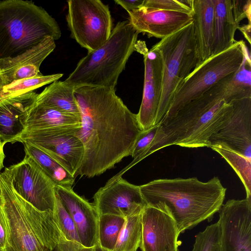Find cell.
I'll return each mask as SVG.
<instances>
[{
    "label": "cell",
    "mask_w": 251,
    "mask_h": 251,
    "mask_svg": "<svg viewBox=\"0 0 251 251\" xmlns=\"http://www.w3.org/2000/svg\"><path fill=\"white\" fill-rule=\"evenodd\" d=\"M74 95L80 117L74 133L82 142L84 157L76 175L99 176L130 155L141 129L137 114L131 112L108 87L81 86Z\"/></svg>",
    "instance_id": "1"
},
{
    "label": "cell",
    "mask_w": 251,
    "mask_h": 251,
    "mask_svg": "<svg viewBox=\"0 0 251 251\" xmlns=\"http://www.w3.org/2000/svg\"><path fill=\"white\" fill-rule=\"evenodd\" d=\"M242 97L232 74L219 81L201 96L183 107L164 124L144 158L167 147L197 148L209 145L210 137L223 128L233 110L232 100Z\"/></svg>",
    "instance_id": "2"
},
{
    "label": "cell",
    "mask_w": 251,
    "mask_h": 251,
    "mask_svg": "<svg viewBox=\"0 0 251 251\" xmlns=\"http://www.w3.org/2000/svg\"><path fill=\"white\" fill-rule=\"evenodd\" d=\"M146 204H164L180 233L211 219L223 204L226 189L214 176L207 182L197 177L161 178L139 186Z\"/></svg>",
    "instance_id": "3"
},
{
    "label": "cell",
    "mask_w": 251,
    "mask_h": 251,
    "mask_svg": "<svg viewBox=\"0 0 251 251\" xmlns=\"http://www.w3.org/2000/svg\"><path fill=\"white\" fill-rule=\"evenodd\" d=\"M0 197L10 230L7 251H52L66 239L52 211H41L14 190L5 168L0 174Z\"/></svg>",
    "instance_id": "4"
},
{
    "label": "cell",
    "mask_w": 251,
    "mask_h": 251,
    "mask_svg": "<svg viewBox=\"0 0 251 251\" xmlns=\"http://www.w3.org/2000/svg\"><path fill=\"white\" fill-rule=\"evenodd\" d=\"M61 36L55 20L31 1H0V60L18 56L47 37Z\"/></svg>",
    "instance_id": "5"
},
{
    "label": "cell",
    "mask_w": 251,
    "mask_h": 251,
    "mask_svg": "<svg viewBox=\"0 0 251 251\" xmlns=\"http://www.w3.org/2000/svg\"><path fill=\"white\" fill-rule=\"evenodd\" d=\"M138 34L128 20L118 22L106 42L88 52L64 81L75 88L91 86L115 89L128 58L136 50Z\"/></svg>",
    "instance_id": "6"
},
{
    "label": "cell",
    "mask_w": 251,
    "mask_h": 251,
    "mask_svg": "<svg viewBox=\"0 0 251 251\" xmlns=\"http://www.w3.org/2000/svg\"><path fill=\"white\" fill-rule=\"evenodd\" d=\"M155 46L163 61L162 90L156 125L163 120L179 85L198 64L193 22Z\"/></svg>",
    "instance_id": "7"
},
{
    "label": "cell",
    "mask_w": 251,
    "mask_h": 251,
    "mask_svg": "<svg viewBox=\"0 0 251 251\" xmlns=\"http://www.w3.org/2000/svg\"><path fill=\"white\" fill-rule=\"evenodd\" d=\"M245 56H251L245 42L236 41L227 50L199 64L179 85L160 124L167 122L186 104L201 96L220 80L236 72Z\"/></svg>",
    "instance_id": "8"
},
{
    "label": "cell",
    "mask_w": 251,
    "mask_h": 251,
    "mask_svg": "<svg viewBox=\"0 0 251 251\" xmlns=\"http://www.w3.org/2000/svg\"><path fill=\"white\" fill-rule=\"evenodd\" d=\"M67 3L66 18L71 37L88 52L104 44L113 29L108 6L99 0H70Z\"/></svg>",
    "instance_id": "9"
},
{
    "label": "cell",
    "mask_w": 251,
    "mask_h": 251,
    "mask_svg": "<svg viewBox=\"0 0 251 251\" xmlns=\"http://www.w3.org/2000/svg\"><path fill=\"white\" fill-rule=\"evenodd\" d=\"M76 130L59 129L25 130L19 142L41 150L75 177L84 153L81 141L74 134Z\"/></svg>",
    "instance_id": "10"
},
{
    "label": "cell",
    "mask_w": 251,
    "mask_h": 251,
    "mask_svg": "<svg viewBox=\"0 0 251 251\" xmlns=\"http://www.w3.org/2000/svg\"><path fill=\"white\" fill-rule=\"evenodd\" d=\"M5 168L22 198L39 210L54 211L56 185L31 157L25 154L21 162Z\"/></svg>",
    "instance_id": "11"
},
{
    "label": "cell",
    "mask_w": 251,
    "mask_h": 251,
    "mask_svg": "<svg viewBox=\"0 0 251 251\" xmlns=\"http://www.w3.org/2000/svg\"><path fill=\"white\" fill-rule=\"evenodd\" d=\"M141 251H178L180 233L164 204H146L141 213Z\"/></svg>",
    "instance_id": "12"
},
{
    "label": "cell",
    "mask_w": 251,
    "mask_h": 251,
    "mask_svg": "<svg viewBox=\"0 0 251 251\" xmlns=\"http://www.w3.org/2000/svg\"><path fill=\"white\" fill-rule=\"evenodd\" d=\"M218 212L222 251H251V199L229 200Z\"/></svg>",
    "instance_id": "13"
},
{
    "label": "cell",
    "mask_w": 251,
    "mask_h": 251,
    "mask_svg": "<svg viewBox=\"0 0 251 251\" xmlns=\"http://www.w3.org/2000/svg\"><path fill=\"white\" fill-rule=\"evenodd\" d=\"M93 204L99 215L126 217L141 214L146 205L139 186L130 183L122 176L112 178L99 189Z\"/></svg>",
    "instance_id": "14"
},
{
    "label": "cell",
    "mask_w": 251,
    "mask_h": 251,
    "mask_svg": "<svg viewBox=\"0 0 251 251\" xmlns=\"http://www.w3.org/2000/svg\"><path fill=\"white\" fill-rule=\"evenodd\" d=\"M138 51L143 54L145 70L142 100L137 117L144 130L155 125L162 90L163 61L155 45L148 50L142 43Z\"/></svg>",
    "instance_id": "15"
},
{
    "label": "cell",
    "mask_w": 251,
    "mask_h": 251,
    "mask_svg": "<svg viewBox=\"0 0 251 251\" xmlns=\"http://www.w3.org/2000/svg\"><path fill=\"white\" fill-rule=\"evenodd\" d=\"M232 102L233 110L229 119L210 137L208 147L222 145L251 160V97Z\"/></svg>",
    "instance_id": "16"
},
{
    "label": "cell",
    "mask_w": 251,
    "mask_h": 251,
    "mask_svg": "<svg viewBox=\"0 0 251 251\" xmlns=\"http://www.w3.org/2000/svg\"><path fill=\"white\" fill-rule=\"evenodd\" d=\"M55 195L72 217L80 244L90 248L99 244V218L92 203L77 194L72 188L55 187Z\"/></svg>",
    "instance_id": "17"
},
{
    "label": "cell",
    "mask_w": 251,
    "mask_h": 251,
    "mask_svg": "<svg viewBox=\"0 0 251 251\" xmlns=\"http://www.w3.org/2000/svg\"><path fill=\"white\" fill-rule=\"evenodd\" d=\"M129 22L139 33L162 39L193 22L191 15L141 7L128 13Z\"/></svg>",
    "instance_id": "18"
},
{
    "label": "cell",
    "mask_w": 251,
    "mask_h": 251,
    "mask_svg": "<svg viewBox=\"0 0 251 251\" xmlns=\"http://www.w3.org/2000/svg\"><path fill=\"white\" fill-rule=\"evenodd\" d=\"M55 40L47 37L34 47L22 54L0 60V71L4 85L39 74L43 61L55 48Z\"/></svg>",
    "instance_id": "19"
},
{
    "label": "cell",
    "mask_w": 251,
    "mask_h": 251,
    "mask_svg": "<svg viewBox=\"0 0 251 251\" xmlns=\"http://www.w3.org/2000/svg\"><path fill=\"white\" fill-rule=\"evenodd\" d=\"M37 95L31 91L0 101V139L4 144L19 142Z\"/></svg>",
    "instance_id": "20"
},
{
    "label": "cell",
    "mask_w": 251,
    "mask_h": 251,
    "mask_svg": "<svg viewBox=\"0 0 251 251\" xmlns=\"http://www.w3.org/2000/svg\"><path fill=\"white\" fill-rule=\"evenodd\" d=\"M192 16L198 65L211 56L214 20L213 0H193Z\"/></svg>",
    "instance_id": "21"
},
{
    "label": "cell",
    "mask_w": 251,
    "mask_h": 251,
    "mask_svg": "<svg viewBox=\"0 0 251 251\" xmlns=\"http://www.w3.org/2000/svg\"><path fill=\"white\" fill-rule=\"evenodd\" d=\"M213 1L214 20L211 56L227 50L234 44L235 34L240 26L233 17L231 0Z\"/></svg>",
    "instance_id": "22"
},
{
    "label": "cell",
    "mask_w": 251,
    "mask_h": 251,
    "mask_svg": "<svg viewBox=\"0 0 251 251\" xmlns=\"http://www.w3.org/2000/svg\"><path fill=\"white\" fill-rule=\"evenodd\" d=\"M80 126L79 118L34 103L28 112L25 131L45 129L78 130Z\"/></svg>",
    "instance_id": "23"
},
{
    "label": "cell",
    "mask_w": 251,
    "mask_h": 251,
    "mask_svg": "<svg viewBox=\"0 0 251 251\" xmlns=\"http://www.w3.org/2000/svg\"><path fill=\"white\" fill-rule=\"evenodd\" d=\"M75 89L65 81H54L37 94L34 104L50 107L80 119L74 95Z\"/></svg>",
    "instance_id": "24"
},
{
    "label": "cell",
    "mask_w": 251,
    "mask_h": 251,
    "mask_svg": "<svg viewBox=\"0 0 251 251\" xmlns=\"http://www.w3.org/2000/svg\"><path fill=\"white\" fill-rule=\"evenodd\" d=\"M25 154L31 157L56 185L72 188L75 177L59 163L39 149L23 143Z\"/></svg>",
    "instance_id": "25"
},
{
    "label": "cell",
    "mask_w": 251,
    "mask_h": 251,
    "mask_svg": "<svg viewBox=\"0 0 251 251\" xmlns=\"http://www.w3.org/2000/svg\"><path fill=\"white\" fill-rule=\"evenodd\" d=\"M63 74H55L44 75L41 73L28 78L13 81L0 87V101L10 97L17 96L41 87L58 80Z\"/></svg>",
    "instance_id": "26"
},
{
    "label": "cell",
    "mask_w": 251,
    "mask_h": 251,
    "mask_svg": "<svg viewBox=\"0 0 251 251\" xmlns=\"http://www.w3.org/2000/svg\"><path fill=\"white\" fill-rule=\"evenodd\" d=\"M209 148L219 153L231 166L244 185L246 198L251 199V160L222 145Z\"/></svg>",
    "instance_id": "27"
},
{
    "label": "cell",
    "mask_w": 251,
    "mask_h": 251,
    "mask_svg": "<svg viewBox=\"0 0 251 251\" xmlns=\"http://www.w3.org/2000/svg\"><path fill=\"white\" fill-rule=\"evenodd\" d=\"M141 235V213L126 218L113 251H137Z\"/></svg>",
    "instance_id": "28"
},
{
    "label": "cell",
    "mask_w": 251,
    "mask_h": 251,
    "mask_svg": "<svg viewBox=\"0 0 251 251\" xmlns=\"http://www.w3.org/2000/svg\"><path fill=\"white\" fill-rule=\"evenodd\" d=\"M125 220L113 215H99V244L102 248L113 251Z\"/></svg>",
    "instance_id": "29"
},
{
    "label": "cell",
    "mask_w": 251,
    "mask_h": 251,
    "mask_svg": "<svg viewBox=\"0 0 251 251\" xmlns=\"http://www.w3.org/2000/svg\"><path fill=\"white\" fill-rule=\"evenodd\" d=\"M158 126L159 124L156 125L141 131L137 138L130 155L133 158V161L124 169V171H122L119 174H118L119 175L115 176L113 177L117 178L121 176V175L125 171L144 159L146 152L156 136Z\"/></svg>",
    "instance_id": "30"
},
{
    "label": "cell",
    "mask_w": 251,
    "mask_h": 251,
    "mask_svg": "<svg viewBox=\"0 0 251 251\" xmlns=\"http://www.w3.org/2000/svg\"><path fill=\"white\" fill-rule=\"evenodd\" d=\"M53 212L66 240L80 244L75 224L70 215L56 196Z\"/></svg>",
    "instance_id": "31"
},
{
    "label": "cell",
    "mask_w": 251,
    "mask_h": 251,
    "mask_svg": "<svg viewBox=\"0 0 251 251\" xmlns=\"http://www.w3.org/2000/svg\"><path fill=\"white\" fill-rule=\"evenodd\" d=\"M220 230L218 222L207 226L198 233L192 251H211L220 242Z\"/></svg>",
    "instance_id": "32"
},
{
    "label": "cell",
    "mask_w": 251,
    "mask_h": 251,
    "mask_svg": "<svg viewBox=\"0 0 251 251\" xmlns=\"http://www.w3.org/2000/svg\"><path fill=\"white\" fill-rule=\"evenodd\" d=\"M193 0H144L143 7L192 15Z\"/></svg>",
    "instance_id": "33"
},
{
    "label": "cell",
    "mask_w": 251,
    "mask_h": 251,
    "mask_svg": "<svg viewBox=\"0 0 251 251\" xmlns=\"http://www.w3.org/2000/svg\"><path fill=\"white\" fill-rule=\"evenodd\" d=\"M10 236L8 217L0 197V251H6L10 247Z\"/></svg>",
    "instance_id": "34"
},
{
    "label": "cell",
    "mask_w": 251,
    "mask_h": 251,
    "mask_svg": "<svg viewBox=\"0 0 251 251\" xmlns=\"http://www.w3.org/2000/svg\"><path fill=\"white\" fill-rule=\"evenodd\" d=\"M232 10L234 18L237 24L247 18L249 24L251 23V0H231Z\"/></svg>",
    "instance_id": "35"
},
{
    "label": "cell",
    "mask_w": 251,
    "mask_h": 251,
    "mask_svg": "<svg viewBox=\"0 0 251 251\" xmlns=\"http://www.w3.org/2000/svg\"><path fill=\"white\" fill-rule=\"evenodd\" d=\"M52 251H110L102 248L99 245L87 248L80 244L64 240L58 244Z\"/></svg>",
    "instance_id": "36"
},
{
    "label": "cell",
    "mask_w": 251,
    "mask_h": 251,
    "mask_svg": "<svg viewBox=\"0 0 251 251\" xmlns=\"http://www.w3.org/2000/svg\"><path fill=\"white\" fill-rule=\"evenodd\" d=\"M115 2L129 12L141 7L144 0H116Z\"/></svg>",
    "instance_id": "37"
},
{
    "label": "cell",
    "mask_w": 251,
    "mask_h": 251,
    "mask_svg": "<svg viewBox=\"0 0 251 251\" xmlns=\"http://www.w3.org/2000/svg\"><path fill=\"white\" fill-rule=\"evenodd\" d=\"M238 29L242 32L245 38L247 40L249 44L251 43V25L250 24L239 26Z\"/></svg>",
    "instance_id": "38"
},
{
    "label": "cell",
    "mask_w": 251,
    "mask_h": 251,
    "mask_svg": "<svg viewBox=\"0 0 251 251\" xmlns=\"http://www.w3.org/2000/svg\"><path fill=\"white\" fill-rule=\"evenodd\" d=\"M4 144L0 139V174L1 170L4 167L3 162L5 158V154L4 152L3 148Z\"/></svg>",
    "instance_id": "39"
},
{
    "label": "cell",
    "mask_w": 251,
    "mask_h": 251,
    "mask_svg": "<svg viewBox=\"0 0 251 251\" xmlns=\"http://www.w3.org/2000/svg\"><path fill=\"white\" fill-rule=\"evenodd\" d=\"M211 251H222L220 245V242L219 243L217 244L211 250Z\"/></svg>",
    "instance_id": "40"
},
{
    "label": "cell",
    "mask_w": 251,
    "mask_h": 251,
    "mask_svg": "<svg viewBox=\"0 0 251 251\" xmlns=\"http://www.w3.org/2000/svg\"><path fill=\"white\" fill-rule=\"evenodd\" d=\"M4 85L3 79L0 71V87Z\"/></svg>",
    "instance_id": "41"
},
{
    "label": "cell",
    "mask_w": 251,
    "mask_h": 251,
    "mask_svg": "<svg viewBox=\"0 0 251 251\" xmlns=\"http://www.w3.org/2000/svg\"></svg>",
    "instance_id": "42"
}]
</instances>
